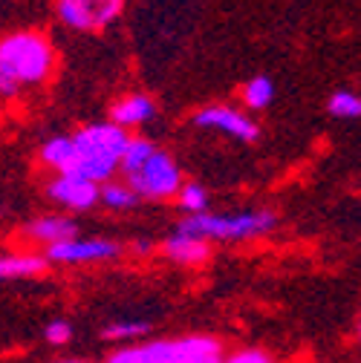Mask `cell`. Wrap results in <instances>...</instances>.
Segmentation results:
<instances>
[{
	"label": "cell",
	"mask_w": 361,
	"mask_h": 363,
	"mask_svg": "<svg viewBox=\"0 0 361 363\" xmlns=\"http://www.w3.org/2000/svg\"><path fill=\"white\" fill-rule=\"evenodd\" d=\"M55 64L53 43L41 32H15L0 40V99H15L23 86L50 78Z\"/></svg>",
	"instance_id": "6da1fadb"
},
{
	"label": "cell",
	"mask_w": 361,
	"mask_h": 363,
	"mask_svg": "<svg viewBox=\"0 0 361 363\" xmlns=\"http://www.w3.org/2000/svg\"><path fill=\"white\" fill-rule=\"evenodd\" d=\"M130 142L127 130L102 121V124H87L72 135L75 159L72 164L58 176H75L93 185H107L113 173L119 170V159Z\"/></svg>",
	"instance_id": "7a4b0ae2"
},
{
	"label": "cell",
	"mask_w": 361,
	"mask_h": 363,
	"mask_svg": "<svg viewBox=\"0 0 361 363\" xmlns=\"http://www.w3.org/2000/svg\"><path fill=\"white\" fill-rule=\"evenodd\" d=\"M278 228V216L272 211H246V213H232V216H220V213H194L179 222V234H191L205 242L220 240V242H246L266 237Z\"/></svg>",
	"instance_id": "3957f363"
},
{
	"label": "cell",
	"mask_w": 361,
	"mask_h": 363,
	"mask_svg": "<svg viewBox=\"0 0 361 363\" xmlns=\"http://www.w3.org/2000/svg\"><path fill=\"white\" fill-rule=\"evenodd\" d=\"M124 185L136 194L139 199H171L183 188V173L179 164L165 153V150H153V156L127 176Z\"/></svg>",
	"instance_id": "277c9868"
},
{
	"label": "cell",
	"mask_w": 361,
	"mask_h": 363,
	"mask_svg": "<svg viewBox=\"0 0 361 363\" xmlns=\"http://www.w3.org/2000/svg\"><path fill=\"white\" fill-rule=\"evenodd\" d=\"M122 254V245L113 240H67L58 245L47 248V262H61V265H93V262H110Z\"/></svg>",
	"instance_id": "5b68a950"
},
{
	"label": "cell",
	"mask_w": 361,
	"mask_h": 363,
	"mask_svg": "<svg viewBox=\"0 0 361 363\" xmlns=\"http://www.w3.org/2000/svg\"><path fill=\"white\" fill-rule=\"evenodd\" d=\"M162 363H220L222 360V343L211 335H185L156 340Z\"/></svg>",
	"instance_id": "8992f818"
},
{
	"label": "cell",
	"mask_w": 361,
	"mask_h": 363,
	"mask_svg": "<svg viewBox=\"0 0 361 363\" xmlns=\"http://www.w3.org/2000/svg\"><path fill=\"white\" fill-rule=\"evenodd\" d=\"M194 124L197 127H208V130H222L235 135L240 142H257L260 139V127L254 118L243 116L240 110H232L225 104H211V107H203L197 116H194Z\"/></svg>",
	"instance_id": "52a82bcc"
},
{
	"label": "cell",
	"mask_w": 361,
	"mask_h": 363,
	"mask_svg": "<svg viewBox=\"0 0 361 363\" xmlns=\"http://www.w3.org/2000/svg\"><path fill=\"white\" fill-rule=\"evenodd\" d=\"M47 196L53 202H58L61 208L90 211L93 205H99V185L84 182V179H75V176H58L47 185Z\"/></svg>",
	"instance_id": "ba28073f"
},
{
	"label": "cell",
	"mask_w": 361,
	"mask_h": 363,
	"mask_svg": "<svg viewBox=\"0 0 361 363\" xmlns=\"http://www.w3.org/2000/svg\"><path fill=\"white\" fill-rule=\"evenodd\" d=\"M153 116H156V101L145 93H130L110 107V124H116L122 130L148 124Z\"/></svg>",
	"instance_id": "9c48e42d"
},
{
	"label": "cell",
	"mask_w": 361,
	"mask_h": 363,
	"mask_svg": "<svg viewBox=\"0 0 361 363\" xmlns=\"http://www.w3.org/2000/svg\"><path fill=\"white\" fill-rule=\"evenodd\" d=\"M165 257L171 259V262H176V265H188V268H194V265H205L208 262V257H211V245L205 242V240H200V237H191V234H171L168 240H165Z\"/></svg>",
	"instance_id": "30bf717a"
},
{
	"label": "cell",
	"mask_w": 361,
	"mask_h": 363,
	"mask_svg": "<svg viewBox=\"0 0 361 363\" xmlns=\"http://www.w3.org/2000/svg\"><path fill=\"white\" fill-rule=\"evenodd\" d=\"M78 234V225L67 216H38L26 225V237L35 240V242H43V245H58V242H67V240H75Z\"/></svg>",
	"instance_id": "8fae6325"
},
{
	"label": "cell",
	"mask_w": 361,
	"mask_h": 363,
	"mask_svg": "<svg viewBox=\"0 0 361 363\" xmlns=\"http://www.w3.org/2000/svg\"><path fill=\"white\" fill-rule=\"evenodd\" d=\"M47 257L41 254H0V280H26L47 271Z\"/></svg>",
	"instance_id": "7c38bea8"
},
{
	"label": "cell",
	"mask_w": 361,
	"mask_h": 363,
	"mask_svg": "<svg viewBox=\"0 0 361 363\" xmlns=\"http://www.w3.org/2000/svg\"><path fill=\"white\" fill-rule=\"evenodd\" d=\"M41 159H43V164H50L58 173H64L72 164V159H75L72 135H53V139H47V142H43V147H41Z\"/></svg>",
	"instance_id": "4fadbf2b"
},
{
	"label": "cell",
	"mask_w": 361,
	"mask_h": 363,
	"mask_svg": "<svg viewBox=\"0 0 361 363\" xmlns=\"http://www.w3.org/2000/svg\"><path fill=\"white\" fill-rule=\"evenodd\" d=\"M272 99H275V84L266 75H254L243 86V101H246L249 110H263V107L272 104Z\"/></svg>",
	"instance_id": "5bb4252c"
},
{
	"label": "cell",
	"mask_w": 361,
	"mask_h": 363,
	"mask_svg": "<svg viewBox=\"0 0 361 363\" xmlns=\"http://www.w3.org/2000/svg\"><path fill=\"white\" fill-rule=\"evenodd\" d=\"M153 150H156V145L151 139H142V135H139V139H130L124 153H122V159H119V167L124 170V176H130L133 170H139L153 156Z\"/></svg>",
	"instance_id": "9a60e30c"
},
{
	"label": "cell",
	"mask_w": 361,
	"mask_h": 363,
	"mask_svg": "<svg viewBox=\"0 0 361 363\" xmlns=\"http://www.w3.org/2000/svg\"><path fill=\"white\" fill-rule=\"evenodd\" d=\"M104 363H162V354H159L156 340H151V343H139V346L116 349L113 354H107Z\"/></svg>",
	"instance_id": "2e32d148"
},
{
	"label": "cell",
	"mask_w": 361,
	"mask_h": 363,
	"mask_svg": "<svg viewBox=\"0 0 361 363\" xmlns=\"http://www.w3.org/2000/svg\"><path fill=\"white\" fill-rule=\"evenodd\" d=\"M99 202H104L110 211H130L139 205V196L122 182H107L104 188H99Z\"/></svg>",
	"instance_id": "e0dca14e"
},
{
	"label": "cell",
	"mask_w": 361,
	"mask_h": 363,
	"mask_svg": "<svg viewBox=\"0 0 361 363\" xmlns=\"http://www.w3.org/2000/svg\"><path fill=\"white\" fill-rule=\"evenodd\" d=\"M55 9H58L61 23L70 26V29H75V32H93V29H96L81 0H58Z\"/></svg>",
	"instance_id": "ac0fdd59"
},
{
	"label": "cell",
	"mask_w": 361,
	"mask_h": 363,
	"mask_svg": "<svg viewBox=\"0 0 361 363\" xmlns=\"http://www.w3.org/2000/svg\"><path fill=\"white\" fill-rule=\"evenodd\" d=\"M151 332V323L145 320H116V323H107L102 337L110 340V343H127V340H139Z\"/></svg>",
	"instance_id": "d6986e66"
},
{
	"label": "cell",
	"mask_w": 361,
	"mask_h": 363,
	"mask_svg": "<svg viewBox=\"0 0 361 363\" xmlns=\"http://www.w3.org/2000/svg\"><path fill=\"white\" fill-rule=\"evenodd\" d=\"M176 202H179V208L185 211V216L205 213V208H208V194H205L203 185H197V182H183V188H179V194H176Z\"/></svg>",
	"instance_id": "ffe728a7"
},
{
	"label": "cell",
	"mask_w": 361,
	"mask_h": 363,
	"mask_svg": "<svg viewBox=\"0 0 361 363\" xmlns=\"http://www.w3.org/2000/svg\"><path fill=\"white\" fill-rule=\"evenodd\" d=\"M90 21H93V26H107L110 21H116L124 9V0H81Z\"/></svg>",
	"instance_id": "44dd1931"
},
{
	"label": "cell",
	"mask_w": 361,
	"mask_h": 363,
	"mask_svg": "<svg viewBox=\"0 0 361 363\" xmlns=\"http://www.w3.org/2000/svg\"><path fill=\"white\" fill-rule=\"evenodd\" d=\"M327 113L335 118H358L361 116V99L352 89H335L327 101Z\"/></svg>",
	"instance_id": "7402d4cb"
},
{
	"label": "cell",
	"mask_w": 361,
	"mask_h": 363,
	"mask_svg": "<svg viewBox=\"0 0 361 363\" xmlns=\"http://www.w3.org/2000/svg\"><path fill=\"white\" fill-rule=\"evenodd\" d=\"M72 335H75V329L70 320H53L47 329H43V337H47V343H53V346H67L72 340Z\"/></svg>",
	"instance_id": "603a6c76"
},
{
	"label": "cell",
	"mask_w": 361,
	"mask_h": 363,
	"mask_svg": "<svg viewBox=\"0 0 361 363\" xmlns=\"http://www.w3.org/2000/svg\"><path fill=\"white\" fill-rule=\"evenodd\" d=\"M220 363H275V360L263 349H240V352H232V354H222Z\"/></svg>",
	"instance_id": "cb8c5ba5"
},
{
	"label": "cell",
	"mask_w": 361,
	"mask_h": 363,
	"mask_svg": "<svg viewBox=\"0 0 361 363\" xmlns=\"http://www.w3.org/2000/svg\"><path fill=\"white\" fill-rule=\"evenodd\" d=\"M133 251H136V254H151L153 245H151L148 240H136V242H133Z\"/></svg>",
	"instance_id": "d4e9b609"
},
{
	"label": "cell",
	"mask_w": 361,
	"mask_h": 363,
	"mask_svg": "<svg viewBox=\"0 0 361 363\" xmlns=\"http://www.w3.org/2000/svg\"><path fill=\"white\" fill-rule=\"evenodd\" d=\"M53 363H87V360H75V357H61V360H53Z\"/></svg>",
	"instance_id": "484cf974"
}]
</instances>
